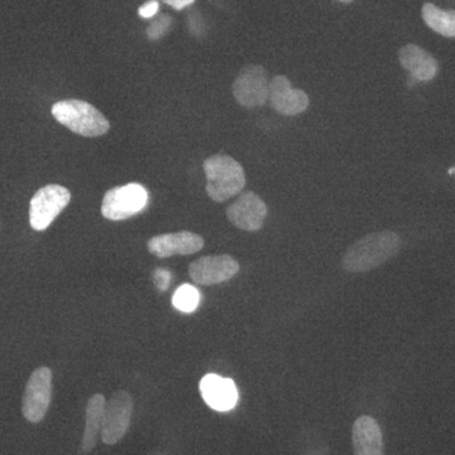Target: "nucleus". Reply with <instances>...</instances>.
Returning <instances> with one entry per match:
<instances>
[{
    "mask_svg": "<svg viewBox=\"0 0 455 455\" xmlns=\"http://www.w3.org/2000/svg\"><path fill=\"white\" fill-rule=\"evenodd\" d=\"M401 238L391 230L371 233L355 242L341 259V266L350 274H366L396 257Z\"/></svg>",
    "mask_w": 455,
    "mask_h": 455,
    "instance_id": "1",
    "label": "nucleus"
},
{
    "mask_svg": "<svg viewBox=\"0 0 455 455\" xmlns=\"http://www.w3.org/2000/svg\"><path fill=\"white\" fill-rule=\"evenodd\" d=\"M206 193L215 203H224L238 196L245 187L242 164L227 155H214L204 161Z\"/></svg>",
    "mask_w": 455,
    "mask_h": 455,
    "instance_id": "2",
    "label": "nucleus"
},
{
    "mask_svg": "<svg viewBox=\"0 0 455 455\" xmlns=\"http://www.w3.org/2000/svg\"><path fill=\"white\" fill-rule=\"evenodd\" d=\"M51 112L60 124L83 137H100L110 130V123L100 110L79 99L59 101Z\"/></svg>",
    "mask_w": 455,
    "mask_h": 455,
    "instance_id": "3",
    "label": "nucleus"
},
{
    "mask_svg": "<svg viewBox=\"0 0 455 455\" xmlns=\"http://www.w3.org/2000/svg\"><path fill=\"white\" fill-rule=\"evenodd\" d=\"M148 203V191L143 185L132 184L110 188L104 196L101 214L108 220L121 221L140 214Z\"/></svg>",
    "mask_w": 455,
    "mask_h": 455,
    "instance_id": "4",
    "label": "nucleus"
},
{
    "mask_svg": "<svg viewBox=\"0 0 455 455\" xmlns=\"http://www.w3.org/2000/svg\"><path fill=\"white\" fill-rule=\"evenodd\" d=\"M71 193L61 185L41 188L29 204V224L37 232L46 230L70 204Z\"/></svg>",
    "mask_w": 455,
    "mask_h": 455,
    "instance_id": "5",
    "label": "nucleus"
},
{
    "mask_svg": "<svg viewBox=\"0 0 455 455\" xmlns=\"http://www.w3.org/2000/svg\"><path fill=\"white\" fill-rule=\"evenodd\" d=\"M52 400V371L40 367L33 371L27 381L22 400V412L26 420L37 424L44 420Z\"/></svg>",
    "mask_w": 455,
    "mask_h": 455,
    "instance_id": "6",
    "label": "nucleus"
},
{
    "mask_svg": "<svg viewBox=\"0 0 455 455\" xmlns=\"http://www.w3.org/2000/svg\"><path fill=\"white\" fill-rule=\"evenodd\" d=\"M132 414H133V398L130 392L121 390L114 392L108 401L104 411L101 440L107 445H116L121 442L130 429Z\"/></svg>",
    "mask_w": 455,
    "mask_h": 455,
    "instance_id": "7",
    "label": "nucleus"
},
{
    "mask_svg": "<svg viewBox=\"0 0 455 455\" xmlns=\"http://www.w3.org/2000/svg\"><path fill=\"white\" fill-rule=\"evenodd\" d=\"M233 95L242 107L265 106L269 97L267 71L262 66H247L233 83Z\"/></svg>",
    "mask_w": 455,
    "mask_h": 455,
    "instance_id": "8",
    "label": "nucleus"
},
{
    "mask_svg": "<svg viewBox=\"0 0 455 455\" xmlns=\"http://www.w3.org/2000/svg\"><path fill=\"white\" fill-rule=\"evenodd\" d=\"M239 272V263L232 256H205L188 266V275L196 283L212 286L232 280Z\"/></svg>",
    "mask_w": 455,
    "mask_h": 455,
    "instance_id": "9",
    "label": "nucleus"
},
{
    "mask_svg": "<svg viewBox=\"0 0 455 455\" xmlns=\"http://www.w3.org/2000/svg\"><path fill=\"white\" fill-rule=\"evenodd\" d=\"M233 226L245 232H259L267 217V206L253 191H245L227 209Z\"/></svg>",
    "mask_w": 455,
    "mask_h": 455,
    "instance_id": "10",
    "label": "nucleus"
},
{
    "mask_svg": "<svg viewBox=\"0 0 455 455\" xmlns=\"http://www.w3.org/2000/svg\"><path fill=\"white\" fill-rule=\"evenodd\" d=\"M205 245L203 236L196 233L182 230V232L167 233L156 235L147 243L149 253L158 259H170L173 256H188L202 251Z\"/></svg>",
    "mask_w": 455,
    "mask_h": 455,
    "instance_id": "11",
    "label": "nucleus"
},
{
    "mask_svg": "<svg viewBox=\"0 0 455 455\" xmlns=\"http://www.w3.org/2000/svg\"><path fill=\"white\" fill-rule=\"evenodd\" d=\"M271 106L283 116H298L309 107V97L300 89L292 88L286 76H276L269 82Z\"/></svg>",
    "mask_w": 455,
    "mask_h": 455,
    "instance_id": "12",
    "label": "nucleus"
},
{
    "mask_svg": "<svg viewBox=\"0 0 455 455\" xmlns=\"http://www.w3.org/2000/svg\"><path fill=\"white\" fill-rule=\"evenodd\" d=\"M200 392L206 405L215 411H230L238 403V390L230 379L209 373L200 381Z\"/></svg>",
    "mask_w": 455,
    "mask_h": 455,
    "instance_id": "13",
    "label": "nucleus"
},
{
    "mask_svg": "<svg viewBox=\"0 0 455 455\" xmlns=\"http://www.w3.org/2000/svg\"><path fill=\"white\" fill-rule=\"evenodd\" d=\"M352 444L355 455H385L382 430L376 419L363 415L355 421Z\"/></svg>",
    "mask_w": 455,
    "mask_h": 455,
    "instance_id": "14",
    "label": "nucleus"
},
{
    "mask_svg": "<svg viewBox=\"0 0 455 455\" xmlns=\"http://www.w3.org/2000/svg\"><path fill=\"white\" fill-rule=\"evenodd\" d=\"M398 60L415 82H430L438 75L439 65L435 57L418 44H406L398 52Z\"/></svg>",
    "mask_w": 455,
    "mask_h": 455,
    "instance_id": "15",
    "label": "nucleus"
},
{
    "mask_svg": "<svg viewBox=\"0 0 455 455\" xmlns=\"http://www.w3.org/2000/svg\"><path fill=\"white\" fill-rule=\"evenodd\" d=\"M106 405V397L101 394L92 395L89 398L85 412V430H84L82 440L83 453H90L97 447L99 435H101V429H103Z\"/></svg>",
    "mask_w": 455,
    "mask_h": 455,
    "instance_id": "16",
    "label": "nucleus"
},
{
    "mask_svg": "<svg viewBox=\"0 0 455 455\" xmlns=\"http://www.w3.org/2000/svg\"><path fill=\"white\" fill-rule=\"evenodd\" d=\"M423 20L434 32L448 38L455 37V11H444L431 3H425Z\"/></svg>",
    "mask_w": 455,
    "mask_h": 455,
    "instance_id": "17",
    "label": "nucleus"
},
{
    "mask_svg": "<svg viewBox=\"0 0 455 455\" xmlns=\"http://www.w3.org/2000/svg\"><path fill=\"white\" fill-rule=\"evenodd\" d=\"M200 301V293L196 287L191 284H182L173 293L172 304L176 309L182 313H193L196 309Z\"/></svg>",
    "mask_w": 455,
    "mask_h": 455,
    "instance_id": "18",
    "label": "nucleus"
},
{
    "mask_svg": "<svg viewBox=\"0 0 455 455\" xmlns=\"http://www.w3.org/2000/svg\"><path fill=\"white\" fill-rule=\"evenodd\" d=\"M171 25H172V18L169 14H160L152 20L151 25L147 27V37L151 41L160 40L164 33L169 31Z\"/></svg>",
    "mask_w": 455,
    "mask_h": 455,
    "instance_id": "19",
    "label": "nucleus"
},
{
    "mask_svg": "<svg viewBox=\"0 0 455 455\" xmlns=\"http://www.w3.org/2000/svg\"><path fill=\"white\" fill-rule=\"evenodd\" d=\"M154 281L158 291H166L170 286L171 274L167 269L157 268L154 272Z\"/></svg>",
    "mask_w": 455,
    "mask_h": 455,
    "instance_id": "20",
    "label": "nucleus"
},
{
    "mask_svg": "<svg viewBox=\"0 0 455 455\" xmlns=\"http://www.w3.org/2000/svg\"><path fill=\"white\" fill-rule=\"evenodd\" d=\"M188 31L193 33L194 36H199L203 35L204 31V23H203V18L200 16L199 13H196V12H194V13L188 14Z\"/></svg>",
    "mask_w": 455,
    "mask_h": 455,
    "instance_id": "21",
    "label": "nucleus"
},
{
    "mask_svg": "<svg viewBox=\"0 0 455 455\" xmlns=\"http://www.w3.org/2000/svg\"><path fill=\"white\" fill-rule=\"evenodd\" d=\"M158 9H160L158 0H148L145 4L140 5L139 14L145 20H148V18H154L158 13Z\"/></svg>",
    "mask_w": 455,
    "mask_h": 455,
    "instance_id": "22",
    "label": "nucleus"
},
{
    "mask_svg": "<svg viewBox=\"0 0 455 455\" xmlns=\"http://www.w3.org/2000/svg\"><path fill=\"white\" fill-rule=\"evenodd\" d=\"M164 4L170 5L175 9V11H182V9L190 7L191 4H194L196 0H161Z\"/></svg>",
    "mask_w": 455,
    "mask_h": 455,
    "instance_id": "23",
    "label": "nucleus"
},
{
    "mask_svg": "<svg viewBox=\"0 0 455 455\" xmlns=\"http://www.w3.org/2000/svg\"><path fill=\"white\" fill-rule=\"evenodd\" d=\"M302 455H331L329 449L326 447L314 448L309 449V451H305Z\"/></svg>",
    "mask_w": 455,
    "mask_h": 455,
    "instance_id": "24",
    "label": "nucleus"
},
{
    "mask_svg": "<svg viewBox=\"0 0 455 455\" xmlns=\"http://www.w3.org/2000/svg\"><path fill=\"white\" fill-rule=\"evenodd\" d=\"M338 2L346 3V4H348V3L355 2V0H338Z\"/></svg>",
    "mask_w": 455,
    "mask_h": 455,
    "instance_id": "25",
    "label": "nucleus"
},
{
    "mask_svg": "<svg viewBox=\"0 0 455 455\" xmlns=\"http://www.w3.org/2000/svg\"><path fill=\"white\" fill-rule=\"evenodd\" d=\"M449 173H451V175H455V166L453 169L449 170Z\"/></svg>",
    "mask_w": 455,
    "mask_h": 455,
    "instance_id": "26",
    "label": "nucleus"
}]
</instances>
